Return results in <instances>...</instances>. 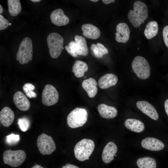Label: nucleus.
Masks as SVG:
<instances>
[{"mask_svg": "<svg viewBox=\"0 0 168 168\" xmlns=\"http://www.w3.org/2000/svg\"><path fill=\"white\" fill-rule=\"evenodd\" d=\"M33 57V46L30 38L25 37L20 43L16 54V60L21 64L28 63L32 60Z\"/></svg>", "mask_w": 168, "mask_h": 168, "instance_id": "obj_3", "label": "nucleus"}, {"mask_svg": "<svg viewBox=\"0 0 168 168\" xmlns=\"http://www.w3.org/2000/svg\"><path fill=\"white\" fill-rule=\"evenodd\" d=\"M8 21L2 15H0V30H4L6 29L9 25Z\"/></svg>", "mask_w": 168, "mask_h": 168, "instance_id": "obj_32", "label": "nucleus"}, {"mask_svg": "<svg viewBox=\"0 0 168 168\" xmlns=\"http://www.w3.org/2000/svg\"><path fill=\"white\" fill-rule=\"evenodd\" d=\"M115 39L119 43H125L129 40L130 31L127 24L122 22L118 24L116 27Z\"/></svg>", "mask_w": 168, "mask_h": 168, "instance_id": "obj_10", "label": "nucleus"}, {"mask_svg": "<svg viewBox=\"0 0 168 168\" xmlns=\"http://www.w3.org/2000/svg\"><path fill=\"white\" fill-rule=\"evenodd\" d=\"M124 125L130 130L137 133L142 132L145 128L144 125L142 122L133 119H126L124 122Z\"/></svg>", "mask_w": 168, "mask_h": 168, "instance_id": "obj_22", "label": "nucleus"}, {"mask_svg": "<svg viewBox=\"0 0 168 168\" xmlns=\"http://www.w3.org/2000/svg\"><path fill=\"white\" fill-rule=\"evenodd\" d=\"M117 151L116 145L113 142L108 143L104 148L102 154V159L105 163L111 162L114 159V156Z\"/></svg>", "mask_w": 168, "mask_h": 168, "instance_id": "obj_14", "label": "nucleus"}, {"mask_svg": "<svg viewBox=\"0 0 168 168\" xmlns=\"http://www.w3.org/2000/svg\"><path fill=\"white\" fill-rule=\"evenodd\" d=\"M131 66L133 72L139 78L146 79L149 77L150 66L147 61L143 57H135L132 62Z\"/></svg>", "mask_w": 168, "mask_h": 168, "instance_id": "obj_6", "label": "nucleus"}, {"mask_svg": "<svg viewBox=\"0 0 168 168\" xmlns=\"http://www.w3.org/2000/svg\"><path fill=\"white\" fill-rule=\"evenodd\" d=\"M84 36L88 39L95 40L98 39L100 35V32L96 26L92 24H86L81 27Z\"/></svg>", "mask_w": 168, "mask_h": 168, "instance_id": "obj_17", "label": "nucleus"}, {"mask_svg": "<svg viewBox=\"0 0 168 168\" xmlns=\"http://www.w3.org/2000/svg\"><path fill=\"white\" fill-rule=\"evenodd\" d=\"M94 141L90 139L84 138L78 142L74 148L75 157L81 161L89 160L95 148Z\"/></svg>", "mask_w": 168, "mask_h": 168, "instance_id": "obj_2", "label": "nucleus"}, {"mask_svg": "<svg viewBox=\"0 0 168 168\" xmlns=\"http://www.w3.org/2000/svg\"><path fill=\"white\" fill-rule=\"evenodd\" d=\"M18 124L21 130L23 132H25L29 128L30 121L28 118L23 117L18 119Z\"/></svg>", "mask_w": 168, "mask_h": 168, "instance_id": "obj_30", "label": "nucleus"}, {"mask_svg": "<svg viewBox=\"0 0 168 168\" xmlns=\"http://www.w3.org/2000/svg\"><path fill=\"white\" fill-rule=\"evenodd\" d=\"M7 5L9 12L12 16H16L21 11V7L19 0H8Z\"/></svg>", "mask_w": 168, "mask_h": 168, "instance_id": "obj_26", "label": "nucleus"}, {"mask_svg": "<svg viewBox=\"0 0 168 168\" xmlns=\"http://www.w3.org/2000/svg\"><path fill=\"white\" fill-rule=\"evenodd\" d=\"M35 87L34 85L30 83H26L23 86L22 89L27 96L30 98H35L36 94L33 91Z\"/></svg>", "mask_w": 168, "mask_h": 168, "instance_id": "obj_28", "label": "nucleus"}, {"mask_svg": "<svg viewBox=\"0 0 168 168\" xmlns=\"http://www.w3.org/2000/svg\"><path fill=\"white\" fill-rule=\"evenodd\" d=\"M11 25V23H9V26Z\"/></svg>", "mask_w": 168, "mask_h": 168, "instance_id": "obj_41", "label": "nucleus"}, {"mask_svg": "<svg viewBox=\"0 0 168 168\" xmlns=\"http://www.w3.org/2000/svg\"><path fill=\"white\" fill-rule=\"evenodd\" d=\"M47 41L50 56L53 58H58L63 49V37L57 33L53 32L48 35Z\"/></svg>", "mask_w": 168, "mask_h": 168, "instance_id": "obj_4", "label": "nucleus"}, {"mask_svg": "<svg viewBox=\"0 0 168 168\" xmlns=\"http://www.w3.org/2000/svg\"><path fill=\"white\" fill-rule=\"evenodd\" d=\"M37 145L40 152L43 155H50L56 149L55 144L52 137L44 133L38 137Z\"/></svg>", "mask_w": 168, "mask_h": 168, "instance_id": "obj_8", "label": "nucleus"}, {"mask_svg": "<svg viewBox=\"0 0 168 168\" xmlns=\"http://www.w3.org/2000/svg\"><path fill=\"white\" fill-rule=\"evenodd\" d=\"M118 81L117 76L113 73H107L99 79L98 84L100 88L106 89L115 85Z\"/></svg>", "mask_w": 168, "mask_h": 168, "instance_id": "obj_16", "label": "nucleus"}, {"mask_svg": "<svg viewBox=\"0 0 168 168\" xmlns=\"http://www.w3.org/2000/svg\"><path fill=\"white\" fill-rule=\"evenodd\" d=\"M137 108L152 119L156 120L159 118L158 114L154 107L146 101H139L136 103Z\"/></svg>", "mask_w": 168, "mask_h": 168, "instance_id": "obj_11", "label": "nucleus"}, {"mask_svg": "<svg viewBox=\"0 0 168 168\" xmlns=\"http://www.w3.org/2000/svg\"><path fill=\"white\" fill-rule=\"evenodd\" d=\"M3 9L1 5H0V15L3 12Z\"/></svg>", "mask_w": 168, "mask_h": 168, "instance_id": "obj_38", "label": "nucleus"}, {"mask_svg": "<svg viewBox=\"0 0 168 168\" xmlns=\"http://www.w3.org/2000/svg\"><path fill=\"white\" fill-rule=\"evenodd\" d=\"M82 85L89 97L93 98L97 94L98 92L97 83L95 79L90 77L86 79L83 81Z\"/></svg>", "mask_w": 168, "mask_h": 168, "instance_id": "obj_19", "label": "nucleus"}, {"mask_svg": "<svg viewBox=\"0 0 168 168\" xmlns=\"http://www.w3.org/2000/svg\"><path fill=\"white\" fill-rule=\"evenodd\" d=\"M26 156V153L23 150L12 151L10 149L4 152L3 160L5 164L15 167L20 166L24 162Z\"/></svg>", "mask_w": 168, "mask_h": 168, "instance_id": "obj_7", "label": "nucleus"}, {"mask_svg": "<svg viewBox=\"0 0 168 168\" xmlns=\"http://www.w3.org/2000/svg\"><path fill=\"white\" fill-rule=\"evenodd\" d=\"M78 55L86 56L88 53V49L85 39L82 36L76 35L74 36Z\"/></svg>", "mask_w": 168, "mask_h": 168, "instance_id": "obj_21", "label": "nucleus"}, {"mask_svg": "<svg viewBox=\"0 0 168 168\" xmlns=\"http://www.w3.org/2000/svg\"><path fill=\"white\" fill-rule=\"evenodd\" d=\"M31 1L33 2H40L41 0H31Z\"/></svg>", "mask_w": 168, "mask_h": 168, "instance_id": "obj_39", "label": "nucleus"}, {"mask_svg": "<svg viewBox=\"0 0 168 168\" xmlns=\"http://www.w3.org/2000/svg\"><path fill=\"white\" fill-rule=\"evenodd\" d=\"M164 107L166 112L168 116V99H167L165 101Z\"/></svg>", "mask_w": 168, "mask_h": 168, "instance_id": "obj_35", "label": "nucleus"}, {"mask_svg": "<svg viewBox=\"0 0 168 168\" xmlns=\"http://www.w3.org/2000/svg\"><path fill=\"white\" fill-rule=\"evenodd\" d=\"M162 34L164 42L166 47L168 48V25L166 26L164 28Z\"/></svg>", "mask_w": 168, "mask_h": 168, "instance_id": "obj_33", "label": "nucleus"}, {"mask_svg": "<svg viewBox=\"0 0 168 168\" xmlns=\"http://www.w3.org/2000/svg\"><path fill=\"white\" fill-rule=\"evenodd\" d=\"M102 1L105 4H106L110 3L112 2L114 3L115 2L114 0H102Z\"/></svg>", "mask_w": 168, "mask_h": 168, "instance_id": "obj_36", "label": "nucleus"}, {"mask_svg": "<svg viewBox=\"0 0 168 168\" xmlns=\"http://www.w3.org/2000/svg\"><path fill=\"white\" fill-rule=\"evenodd\" d=\"M59 95L56 88L53 85H46L42 93V102L47 106L52 105L58 101Z\"/></svg>", "mask_w": 168, "mask_h": 168, "instance_id": "obj_9", "label": "nucleus"}, {"mask_svg": "<svg viewBox=\"0 0 168 168\" xmlns=\"http://www.w3.org/2000/svg\"><path fill=\"white\" fill-rule=\"evenodd\" d=\"M62 168H79V167L73 165L67 164L65 166H63Z\"/></svg>", "mask_w": 168, "mask_h": 168, "instance_id": "obj_34", "label": "nucleus"}, {"mask_svg": "<svg viewBox=\"0 0 168 168\" xmlns=\"http://www.w3.org/2000/svg\"><path fill=\"white\" fill-rule=\"evenodd\" d=\"M137 165L138 168H156L155 160L149 156H146L138 159Z\"/></svg>", "mask_w": 168, "mask_h": 168, "instance_id": "obj_25", "label": "nucleus"}, {"mask_svg": "<svg viewBox=\"0 0 168 168\" xmlns=\"http://www.w3.org/2000/svg\"><path fill=\"white\" fill-rule=\"evenodd\" d=\"M98 111L100 116L106 119H112L116 117L118 111L115 107L102 104L97 107Z\"/></svg>", "mask_w": 168, "mask_h": 168, "instance_id": "obj_20", "label": "nucleus"}, {"mask_svg": "<svg viewBox=\"0 0 168 168\" xmlns=\"http://www.w3.org/2000/svg\"><path fill=\"white\" fill-rule=\"evenodd\" d=\"M31 168H44L42 166L39 165H35L33 166Z\"/></svg>", "mask_w": 168, "mask_h": 168, "instance_id": "obj_37", "label": "nucleus"}, {"mask_svg": "<svg viewBox=\"0 0 168 168\" xmlns=\"http://www.w3.org/2000/svg\"><path fill=\"white\" fill-rule=\"evenodd\" d=\"M142 147L152 151H159L164 147V144L161 141L155 138L147 137L141 142Z\"/></svg>", "mask_w": 168, "mask_h": 168, "instance_id": "obj_13", "label": "nucleus"}, {"mask_svg": "<svg viewBox=\"0 0 168 168\" xmlns=\"http://www.w3.org/2000/svg\"><path fill=\"white\" fill-rule=\"evenodd\" d=\"M14 117L13 111L8 107H4L0 111V122L4 127L9 126L14 121Z\"/></svg>", "mask_w": 168, "mask_h": 168, "instance_id": "obj_18", "label": "nucleus"}, {"mask_svg": "<svg viewBox=\"0 0 168 168\" xmlns=\"http://www.w3.org/2000/svg\"><path fill=\"white\" fill-rule=\"evenodd\" d=\"M88 70L87 64L82 61L77 60L74 63L72 67V72L74 73L75 76L79 78L84 75L85 72Z\"/></svg>", "mask_w": 168, "mask_h": 168, "instance_id": "obj_23", "label": "nucleus"}, {"mask_svg": "<svg viewBox=\"0 0 168 168\" xmlns=\"http://www.w3.org/2000/svg\"><path fill=\"white\" fill-rule=\"evenodd\" d=\"M115 156H117V155H115Z\"/></svg>", "mask_w": 168, "mask_h": 168, "instance_id": "obj_43", "label": "nucleus"}, {"mask_svg": "<svg viewBox=\"0 0 168 168\" xmlns=\"http://www.w3.org/2000/svg\"><path fill=\"white\" fill-rule=\"evenodd\" d=\"M91 49L94 55L97 58H101L104 55L108 53L107 49L103 44L99 43H97L96 44H91Z\"/></svg>", "mask_w": 168, "mask_h": 168, "instance_id": "obj_27", "label": "nucleus"}, {"mask_svg": "<svg viewBox=\"0 0 168 168\" xmlns=\"http://www.w3.org/2000/svg\"><path fill=\"white\" fill-rule=\"evenodd\" d=\"M13 100L17 108L22 111L28 110L30 103L26 96L21 91H16L14 95Z\"/></svg>", "mask_w": 168, "mask_h": 168, "instance_id": "obj_15", "label": "nucleus"}, {"mask_svg": "<svg viewBox=\"0 0 168 168\" xmlns=\"http://www.w3.org/2000/svg\"><path fill=\"white\" fill-rule=\"evenodd\" d=\"M90 1L94 2H96L98 1V0H90Z\"/></svg>", "mask_w": 168, "mask_h": 168, "instance_id": "obj_40", "label": "nucleus"}, {"mask_svg": "<svg viewBox=\"0 0 168 168\" xmlns=\"http://www.w3.org/2000/svg\"><path fill=\"white\" fill-rule=\"evenodd\" d=\"M65 49L68 53L73 57L75 58L77 56L75 42L72 41L70 42L68 46H65Z\"/></svg>", "mask_w": 168, "mask_h": 168, "instance_id": "obj_31", "label": "nucleus"}, {"mask_svg": "<svg viewBox=\"0 0 168 168\" xmlns=\"http://www.w3.org/2000/svg\"><path fill=\"white\" fill-rule=\"evenodd\" d=\"M133 10H130L128 15L129 21L135 28L139 27L147 18L148 10L146 5L139 1H135L133 5Z\"/></svg>", "mask_w": 168, "mask_h": 168, "instance_id": "obj_1", "label": "nucleus"}, {"mask_svg": "<svg viewBox=\"0 0 168 168\" xmlns=\"http://www.w3.org/2000/svg\"><path fill=\"white\" fill-rule=\"evenodd\" d=\"M88 113L84 108L77 107L71 111L67 117V123L71 128L82 126L86 122Z\"/></svg>", "mask_w": 168, "mask_h": 168, "instance_id": "obj_5", "label": "nucleus"}, {"mask_svg": "<svg viewBox=\"0 0 168 168\" xmlns=\"http://www.w3.org/2000/svg\"><path fill=\"white\" fill-rule=\"evenodd\" d=\"M50 18L52 23L58 26L66 25L69 21V18L61 8L53 11L50 14Z\"/></svg>", "mask_w": 168, "mask_h": 168, "instance_id": "obj_12", "label": "nucleus"}, {"mask_svg": "<svg viewBox=\"0 0 168 168\" xmlns=\"http://www.w3.org/2000/svg\"><path fill=\"white\" fill-rule=\"evenodd\" d=\"M20 139L18 134H16L12 133L6 136V141L9 145H14L17 144Z\"/></svg>", "mask_w": 168, "mask_h": 168, "instance_id": "obj_29", "label": "nucleus"}, {"mask_svg": "<svg viewBox=\"0 0 168 168\" xmlns=\"http://www.w3.org/2000/svg\"><path fill=\"white\" fill-rule=\"evenodd\" d=\"M158 30L157 22L151 21L147 24L144 30V34L147 39H151L157 35Z\"/></svg>", "mask_w": 168, "mask_h": 168, "instance_id": "obj_24", "label": "nucleus"}, {"mask_svg": "<svg viewBox=\"0 0 168 168\" xmlns=\"http://www.w3.org/2000/svg\"><path fill=\"white\" fill-rule=\"evenodd\" d=\"M86 77H84V78H86Z\"/></svg>", "mask_w": 168, "mask_h": 168, "instance_id": "obj_42", "label": "nucleus"}]
</instances>
